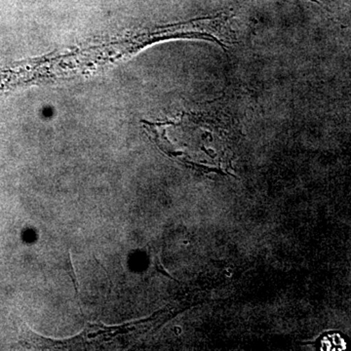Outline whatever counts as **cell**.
<instances>
[{"mask_svg": "<svg viewBox=\"0 0 351 351\" xmlns=\"http://www.w3.org/2000/svg\"><path fill=\"white\" fill-rule=\"evenodd\" d=\"M66 269H68L69 277H71L73 286H75V292H80V284H78L75 269H73V263H71V251L68 252V255H66Z\"/></svg>", "mask_w": 351, "mask_h": 351, "instance_id": "1", "label": "cell"}]
</instances>
